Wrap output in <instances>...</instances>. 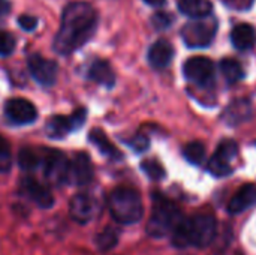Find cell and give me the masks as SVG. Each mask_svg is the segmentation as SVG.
Returning a JSON list of instances; mask_svg holds the SVG:
<instances>
[{
    "instance_id": "obj_23",
    "label": "cell",
    "mask_w": 256,
    "mask_h": 255,
    "mask_svg": "<svg viewBox=\"0 0 256 255\" xmlns=\"http://www.w3.org/2000/svg\"><path fill=\"white\" fill-rule=\"evenodd\" d=\"M184 158L194 164V165H201L202 161L206 159V147L201 141H190L186 144L184 150H183Z\"/></svg>"
},
{
    "instance_id": "obj_28",
    "label": "cell",
    "mask_w": 256,
    "mask_h": 255,
    "mask_svg": "<svg viewBox=\"0 0 256 255\" xmlns=\"http://www.w3.org/2000/svg\"><path fill=\"white\" fill-rule=\"evenodd\" d=\"M228 8L236 9V11H246L249 8H252L255 0H222Z\"/></svg>"
},
{
    "instance_id": "obj_18",
    "label": "cell",
    "mask_w": 256,
    "mask_h": 255,
    "mask_svg": "<svg viewBox=\"0 0 256 255\" xmlns=\"http://www.w3.org/2000/svg\"><path fill=\"white\" fill-rule=\"evenodd\" d=\"M88 78L93 80L98 84H104L106 87L114 86L116 75L111 68V65L106 60H96L88 69Z\"/></svg>"
},
{
    "instance_id": "obj_22",
    "label": "cell",
    "mask_w": 256,
    "mask_h": 255,
    "mask_svg": "<svg viewBox=\"0 0 256 255\" xmlns=\"http://www.w3.org/2000/svg\"><path fill=\"white\" fill-rule=\"evenodd\" d=\"M42 162V156L36 153V150L33 149H22L20 150V155H18V164L22 170L26 171H33L36 170Z\"/></svg>"
},
{
    "instance_id": "obj_14",
    "label": "cell",
    "mask_w": 256,
    "mask_h": 255,
    "mask_svg": "<svg viewBox=\"0 0 256 255\" xmlns=\"http://www.w3.org/2000/svg\"><path fill=\"white\" fill-rule=\"evenodd\" d=\"M22 189L28 195V198L32 201H34L42 209H48L54 203V197H52L51 191L45 185L39 183L38 180H34L32 177H27L22 180Z\"/></svg>"
},
{
    "instance_id": "obj_24",
    "label": "cell",
    "mask_w": 256,
    "mask_h": 255,
    "mask_svg": "<svg viewBox=\"0 0 256 255\" xmlns=\"http://www.w3.org/2000/svg\"><path fill=\"white\" fill-rule=\"evenodd\" d=\"M117 242H118V233H117V230H114V228H111V227L105 228V230L98 236V245H99V248H100L102 251H110V249H112V248L117 245Z\"/></svg>"
},
{
    "instance_id": "obj_32",
    "label": "cell",
    "mask_w": 256,
    "mask_h": 255,
    "mask_svg": "<svg viewBox=\"0 0 256 255\" xmlns=\"http://www.w3.org/2000/svg\"><path fill=\"white\" fill-rule=\"evenodd\" d=\"M10 9V5L8 0H0V20H3Z\"/></svg>"
},
{
    "instance_id": "obj_9",
    "label": "cell",
    "mask_w": 256,
    "mask_h": 255,
    "mask_svg": "<svg viewBox=\"0 0 256 255\" xmlns=\"http://www.w3.org/2000/svg\"><path fill=\"white\" fill-rule=\"evenodd\" d=\"M87 111L86 108H80L70 116H54L50 119L46 125V134L51 138H63L70 131H76L84 125Z\"/></svg>"
},
{
    "instance_id": "obj_4",
    "label": "cell",
    "mask_w": 256,
    "mask_h": 255,
    "mask_svg": "<svg viewBox=\"0 0 256 255\" xmlns=\"http://www.w3.org/2000/svg\"><path fill=\"white\" fill-rule=\"evenodd\" d=\"M183 219L178 207L160 194L153 195V210L147 224L148 236L154 239L166 237L172 233L176 225Z\"/></svg>"
},
{
    "instance_id": "obj_29",
    "label": "cell",
    "mask_w": 256,
    "mask_h": 255,
    "mask_svg": "<svg viewBox=\"0 0 256 255\" xmlns=\"http://www.w3.org/2000/svg\"><path fill=\"white\" fill-rule=\"evenodd\" d=\"M171 21L172 20H171V17L166 12H158L153 17V24H154L156 29H166V27H170Z\"/></svg>"
},
{
    "instance_id": "obj_3",
    "label": "cell",
    "mask_w": 256,
    "mask_h": 255,
    "mask_svg": "<svg viewBox=\"0 0 256 255\" xmlns=\"http://www.w3.org/2000/svg\"><path fill=\"white\" fill-rule=\"evenodd\" d=\"M108 209L112 219L122 225L138 224L144 215V204L140 192L128 186H118L110 194Z\"/></svg>"
},
{
    "instance_id": "obj_30",
    "label": "cell",
    "mask_w": 256,
    "mask_h": 255,
    "mask_svg": "<svg viewBox=\"0 0 256 255\" xmlns=\"http://www.w3.org/2000/svg\"><path fill=\"white\" fill-rule=\"evenodd\" d=\"M148 144H150V141H148V138L146 135H136L134 140H130V147L134 150H136V152L147 150L148 149Z\"/></svg>"
},
{
    "instance_id": "obj_2",
    "label": "cell",
    "mask_w": 256,
    "mask_h": 255,
    "mask_svg": "<svg viewBox=\"0 0 256 255\" xmlns=\"http://www.w3.org/2000/svg\"><path fill=\"white\" fill-rule=\"evenodd\" d=\"M218 234V221L213 213H198L184 218L176 225L171 233V242L176 248L184 249L189 246L207 248Z\"/></svg>"
},
{
    "instance_id": "obj_31",
    "label": "cell",
    "mask_w": 256,
    "mask_h": 255,
    "mask_svg": "<svg viewBox=\"0 0 256 255\" xmlns=\"http://www.w3.org/2000/svg\"><path fill=\"white\" fill-rule=\"evenodd\" d=\"M18 24H20L21 29L30 32V30L36 29L38 20H36V17H32V15H21V17L18 18Z\"/></svg>"
},
{
    "instance_id": "obj_10",
    "label": "cell",
    "mask_w": 256,
    "mask_h": 255,
    "mask_svg": "<svg viewBox=\"0 0 256 255\" xmlns=\"http://www.w3.org/2000/svg\"><path fill=\"white\" fill-rule=\"evenodd\" d=\"M30 75L42 86H52L57 80L58 66L54 60L45 59L40 54H32L27 60Z\"/></svg>"
},
{
    "instance_id": "obj_13",
    "label": "cell",
    "mask_w": 256,
    "mask_h": 255,
    "mask_svg": "<svg viewBox=\"0 0 256 255\" xmlns=\"http://www.w3.org/2000/svg\"><path fill=\"white\" fill-rule=\"evenodd\" d=\"M93 179V165L86 153H76L69 162V182L75 185H87Z\"/></svg>"
},
{
    "instance_id": "obj_5",
    "label": "cell",
    "mask_w": 256,
    "mask_h": 255,
    "mask_svg": "<svg viewBox=\"0 0 256 255\" xmlns=\"http://www.w3.org/2000/svg\"><path fill=\"white\" fill-rule=\"evenodd\" d=\"M218 32V21L213 17L194 18L190 23L184 24L182 29V38L184 44L190 48L208 47Z\"/></svg>"
},
{
    "instance_id": "obj_33",
    "label": "cell",
    "mask_w": 256,
    "mask_h": 255,
    "mask_svg": "<svg viewBox=\"0 0 256 255\" xmlns=\"http://www.w3.org/2000/svg\"><path fill=\"white\" fill-rule=\"evenodd\" d=\"M144 2L152 5V6H162L165 3V0H144Z\"/></svg>"
},
{
    "instance_id": "obj_12",
    "label": "cell",
    "mask_w": 256,
    "mask_h": 255,
    "mask_svg": "<svg viewBox=\"0 0 256 255\" xmlns=\"http://www.w3.org/2000/svg\"><path fill=\"white\" fill-rule=\"evenodd\" d=\"M98 203L90 194H76L70 201V218L78 224H87L96 215Z\"/></svg>"
},
{
    "instance_id": "obj_6",
    "label": "cell",
    "mask_w": 256,
    "mask_h": 255,
    "mask_svg": "<svg viewBox=\"0 0 256 255\" xmlns=\"http://www.w3.org/2000/svg\"><path fill=\"white\" fill-rule=\"evenodd\" d=\"M44 176L45 179L56 186L64 185L69 182V161L58 150H45L42 155Z\"/></svg>"
},
{
    "instance_id": "obj_17",
    "label": "cell",
    "mask_w": 256,
    "mask_h": 255,
    "mask_svg": "<svg viewBox=\"0 0 256 255\" xmlns=\"http://www.w3.org/2000/svg\"><path fill=\"white\" fill-rule=\"evenodd\" d=\"M231 42L240 51H248L256 44V32L250 24L242 23L236 26L231 32Z\"/></svg>"
},
{
    "instance_id": "obj_19",
    "label": "cell",
    "mask_w": 256,
    "mask_h": 255,
    "mask_svg": "<svg viewBox=\"0 0 256 255\" xmlns=\"http://www.w3.org/2000/svg\"><path fill=\"white\" fill-rule=\"evenodd\" d=\"M178 9L190 18L208 17L213 5L210 0H178Z\"/></svg>"
},
{
    "instance_id": "obj_16",
    "label": "cell",
    "mask_w": 256,
    "mask_h": 255,
    "mask_svg": "<svg viewBox=\"0 0 256 255\" xmlns=\"http://www.w3.org/2000/svg\"><path fill=\"white\" fill-rule=\"evenodd\" d=\"M172 57H174V47L171 45V42L165 39L156 41L148 50V62L152 66L158 69L166 68L171 63Z\"/></svg>"
},
{
    "instance_id": "obj_1",
    "label": "cell",
    "mask_w": 256,
    "mask_h": 255,
    "mask_svg": "<svg viewBox=\"0 0 256 255\" xmlns=\"http://www.w3.org/2000/svg\"><path fill=\"white\" fill-rule=\"evenodd\" d=\"M98 14L86 2L69 3L60 21V29L54 38V50L58 54H70L82 47L96 32Z\"/></svg>"
},
{
    "instance_id": "obj_26",
    "label": "cell",
    "mask_w": 256,
    "mask_h": 255,
    "mask_svg": "<svg viewBox=\"0 0 256 255\" xmlns=\"http://www.w3.org/2000/svg\"><path fill=\"white\" fill-rule=\"evenodd\" d=\"M12 167V152L9 143L0 135V173H8Z\"/></svg>"
},
{
    "instance_id": "obj_27",
    "label": "cell",
    "mask_w": 256,
    "mask_h": 255,
    "mask_svg": "<svg viewBox=\"0 0 256 255\" xmlns=\"http://www.w3.org/2000/svg\"><path fill=\"white\" fill-rule=\"evenodd\" d=\"M15 38L12 33L9 32H4V30H0V56L2 57H6V56H10L15 50Z\"/></svg>"
},
{
    "instance_id": "obj_25",
    "label": "cell",
    "mask_w": 256,
    "mask_h": 255,
    "mask_svg": "<svg viewBox=\"0 0 256 255\" xmlns=\"http://www.w3.org/2000/svg\"><path fill=\"white\" fill-rule=\"evenodd\" d=\"M141 168H142V171H144L152 180H162V179L165 177V170H164V167H162L158 161H154V159L144 161V162L141 164Z\"/></svg>"
},
{
    "instance_id": "obj_20",
    "label": "cell",
    "mask_w": 256,
    "mask_h": 255,
    "mask_svg": "<svg viewBox=\"0 0 256 255\" xmlns=\"http://www.w3.org/2000/svg\"><path fill=\"white\" fill-rule=\"evenodd\" d=\"M88 138H90V141L99 149V152H100L104 156H106V158H110V159H118V158H122V153H120L118 149L108 140V137L104 134V131H100V129H92Z\"/></svg>"
},
{
    "instance_id": "obj_7",
    "label": "cell",
    "mask_w": 256,
    "mask_h": 255,
    "mask_svg": "<svg viewBox=\"0 0 256 255\" xmlns=\"http://www.w3.org/2000/svg\"><path fill=\"white\" fill-rule=\"evenodd\" d=\"M183 74L186 80L190 81L192 84L206 87L213 84L214 81V65L208 57L195 56L184 62Z\"/></svg>"
},
{
    "instance_id": "obj_11",
    "label": "cell",
    "mask_w": 256,
    "mask_h": 255,
    "mask_svg": "<svg viewBox=\"0 0 256 255\" xmlns=\"http://www.w3.org/2000/svg\"><path fill=\"white\" fill-rule=\"evenodd\" d=\"M4 114L15 125H28L36 120V107L24 98H12L4 104Z\"/></svg>"
},
{
    "instance_id": "obj_21",
    "label": "cell",
    "mask_w": 256,
    "mask_h": 255,
    "mask_svg": "<svg viewBox=\"0 0 256 255\" xmlns=\"http://www.w3.org/2000/svg\"><path fill=\"white\" fill-rule=\"evenodd\" d=\"M220 71L224 74V77L226 78L228 83H237L240 80L244 78V71L243 66L240 65L238 60L231 59V57H225L220 62Z\"/></svg>"
},
{
    "instance_id": "obj_8",
    "label": "cell",
    "mask_w": 256,
    "mask_h": 255,
    "mask_svg": "<svg viewBox=\"0 0 256 255\" xmlns=\"http://www.w3.org/2000/svg\"><path fill=\"white\" fill-rule=\"evenodd\" d=\"M238 153V146L234 140H224L214 155L210 158L208 162V171L214 176V177H226L232 173V165L231 162L236 159Z\"/></svg>"
},
{
    "instance_id": "obj_15",
    "label": "cell",
    "mask_w": 256,
    "mask_h": 255,
    "mask_svg": "<svg viewBox=\"0 0 256 255\" xmlns=\"http://www.w3.org/2000/svg\"><path fill=\"white\" fill-rule=\"evenodd\" d=\"M256 201V186L254 183L243 185L231 198L228 204V212L231 215H240L252 207Z\"/></svg>"
}]
</instances>
